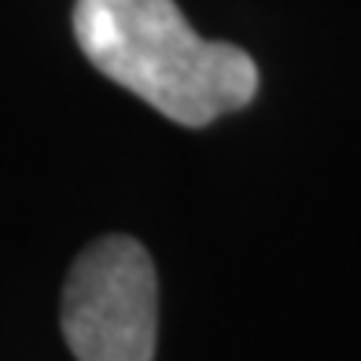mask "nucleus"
<instances>
[{
	"label": "nucleus",
	"instance_id": "f03ea898",
	"mask_svg": "<svg viewBox=\"0 0 361 361\" xmlns=\"http://www.w3.org/2000/svg\"><path fill=\"white\" fill-rule=\"evenodd\" d=\"M159 281L129 236H104L78 255L63 288V336L78 361H152Z\"/></svg>",
	"mask_w": 361,
	"mask_h": 361
},
{
	"label": "nucleus",
	"instance_id": "f257e3e1",
	"mask_svg": "<svg viewBox=\"0 0 361 361\" xmlns=\"http://www.w3.org/2000/svg\"><path fill=\"white\" fill-rule=\"evenodd\" d=\"M74 37L96 71L177 126L200 129L258 92L255 59L203 41L173 0H78Z\"/></svg>",
	"mask_w": 361,
	"mask_h": 361
}]
</instances>
